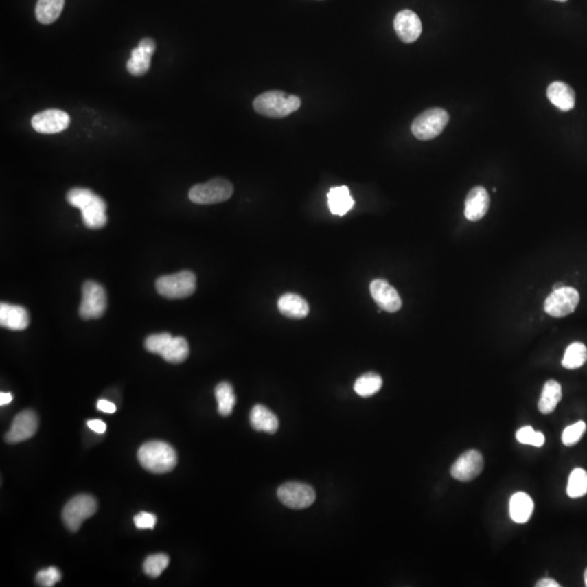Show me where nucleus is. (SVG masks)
Here are the masks:
<instances>
[{
    "mask_svg": "<svg viewBox=\"0 0 587 587\" xmlns=\"http://www.w3.org/2000/svg\"><path fill=\"white\" fill-rule=\"evenodd\" d=\"M67 200L71 206L81 210L82 220L89 229L98 230L107 225V205L100 196L96 195L91 189L72 188L67 194Z\"/></svg>",
    "mask_w": 587,
    "mask_h": 587,
    "instance_id": "nucleus-1",
    "label": "nucleus"
},
{
    "mask_svg": "<svg viewBox=\"0 0 587 587\" xmlns=\"http://www.w3.org/2000/svg\"><path fill=\"white\" fill-rule=\"evenodd\" d=\"M139 463L149 472H171L178 463V454L170 444L152 441L141 445L137 452Z\"/></svg>",
    "mask_w": 587,
    "mask_h": 587,
    "instance_id": "nucleus-2",
    "label": "nucleus"
},
{
    "mask_svg": "<svg viewBox=\"0 0 587 587\" xmlns=\"http://www.w3.org/2000/svg\"><path fill=\"white\" fill-rule=\"evenodd\" d=\"M301 100L295 95H287L284 91H270L253 100V109L264 117L281 119L292 115L299 109Z\"/></svg>",
    "mask_w": 587,
    "mask_h": 587,
    "instance_id": "nucleus-3",
    "label": "nucleus"
},
{
    "mask_svg": "<svg viewBox=\"0 0 587 587\" xmlns=\"http://www.w3.org/2000/svg\"><path fill=\"white\" fill-rule=\"evenodd\" d=\"M449 115L441 108H432L417 115L411 126L413 135L420 141L435 139L446 128Z\"/></svg>",
    "mask_w": 587,
    "mask_h": 587,
    "instance_id": "nucleus-4",
    "label": "nucleus"
},
{
    "mask_svg": "<svg viewBox=\"0 0 587 587\" xmlns=\"http://www.w3.org/2000/svg\"><path fill=\"white\" fill-rule=\"evenodd\" d=\"M156 288L159 295L169 299L188 297L196 290L195 274L191 271H181L165 275L157 279Z\"/></svg>",
    "mask_w": 587,
    "mask_h": 587,
    "instance_id": "nucleus-5",
    "label": "nucleus"
},
{
    "mask_svg": "<svg viewBox=\"0 0 587 587\" xmlns=\"http://www.w3.org/2000/svg\"><path fill=\"white\" fill-rule=\"evenodd\" d=\"M97 510L96 499L91 495L81 494L69 500L62 510V520L71 532H78L82 523L93 517Z\"/></svg>",
    "mask_w": 587,
    "mask_h": 587,
    "instance_id": "nucleus-6",
    "label": "nucleus"
},
{
    "mask_svg": "<svg viewBox=\"0 0 587 587\" xmlns=\"http://www.w3.org/2000/svg\"><path fill=\"white\" fill-rule=\"evenodd\" d=\"M233 185L225 179H214L205 184L193 186L188 197L194 204H219L231 198Z\"/></svg>",
    "mask_w": 587,
    "mask_h": 587,
    "instance_id": "nucleus-7",
    "label": "nucleus"
},
{
    "mask_svg": "<svg viewBox=\"0 0 587 587\" xmlns=\"http://www.w3.org/2000/svg\"><path fill=\"white\" fill-rule=\"evenodd\" d=\"M83 297L80 306V316L84 320L98 319L102 316L107 308V295L102 285L93 281L84 283Z\"/></svg>",
    "mask_w": 587,
    "mask_h": 587,
    "instance_id": "nucleus-8",
    "label": "nucleus"
},
{
    "mask_svg": "<svg viewBox=\"0 0 587 587\" xmlns=\"http://www.w3.org/2000/svg\"><path fill=\"white\" fill-rule=\"evenodd\" d=\"M277 497L284 506L292 509H305L316 500V492L305 483L288 482L279 486Z\"/></svg>",
    "mask_w": 587,
    "mask_h": 587,
    "instance_id": "nucleus-9",
    "label": "nucleus"
},
{
    "mask_svg": "<svg viewBox=\"0 0 587 587\" xmlns=\"http://www.w3.org/2000/svg\"><path fill=\"white\" fill-rule=\"evenodd\" d=\"M579 301V294L573 287L564 286L555 290L545 301L546 312L553 318H562L574 312Z\"/></svg>",
    "mask_w": 587,
    "mask_h": 587,
    "instance_id": "nucleus-10",
    "label": "nucleus"
},
{
    "mask_svg": "<svg viewBox=\"0 0 587 587\" xmlns=\"http://www.w3.org/2000/svg\"><path fill=\"white\" fill-rule=\"evenodd\" d=\"M38 417L33 410H24L14 417L10 430L5 434V441L9 444L27 441L36 433Z\"/></svg>",
    "mask_w": 587,
    "mask_h": 587,
    "instance_id": "nucleus-11",
    "label": "nucleus"
},
{
    "mask_svg": "<svg viewBox=\"0 0 587 587\" xmlns=\"http://www.w3.org/2000/svg\"><path fill=\"white\" fill-rule=\"evenodd\" d=\"M70 117L62 110L48 109L32 117V126L42 134L60 133L68 128Z\"/></svg>",
    "mask_w": 587,
    "mask_h": 587,
    "instance_id": "nucleus-12",
    "label": "nucleus"
},
{
    "mask_svg": "<svg viewBox=\"0 0 587 587\" xmlns=\"http://www.w3.org/2000/svg\"><path fill=\"white\" fill-rule=\"evenodd\" d=\"M484 459L478 450H468L457 459L450 470L452 478L460 482H469L482 472Z\"/></svg>",
    "mask_w": 587,
    "mask_h": 587,
    "instance_id": "nucleus-13",
    "label": "nucleus"
},
{
    "mask_svg": "<svg viewBox=\"0 0 587 587\" xmlns=\"http://www.w3.org/2000/svg\"><path fill=\"white\" fill-rule=\"evenodd\" d=\"M370 292L378 307L384 311L393 313L402 308L400 294L385 279H374L370 284Z\"/></svg>",
    "mask_w": 587,
    "mask_h": 587,
    "instance_id": "nucleus-14",
    "label": "nucleus"
},
{
    "mask_svg": "<svg viewBox=\"0 0 587 587\" xmlns=\"http://www.w3.org/2000/svg\"><path fill=\"white\" fill-rule=\"evenodd\" d=\"M394 29L397 36L404 43H413L422 33V23L417 13L411 10H402L397 13L394 20Z\"/></svg>",
    "mask_w": 587,
    "mask_h": 587,
    "instance_id": "nucleus-15",
    "label": "nucleus"
},
{
    "mask_svg": "<svg viewBox=\"0 0 587 587\" xmlns=\"http://www.w3.org/2000/svg\"><path fill=\"white\" fill-rule=\"evenodd\" d=\"M30 324L29 312L22 306L0 303V325L11 331H23Z\"/></svg>",
    "mask_w": 587,
    "mask_h": 587,
    "instance_id": "nucleus-16",
    "label": "nucleus"
},
{
    "mask_svg": "<svg viewBox=\"0 0 587 587\" xmlns=\"http://www.w3.org/2000/svg\"><path fill=\"white\" fill-rule=\"evenodd\" d=\"M490 207V196L482 186L473 187L465 199V216L469 221H479L485 216Z\"/></svg>",
    "mask_w": 587,
    "mask_h": 587,
    "instance_id": "nucleus-17",
    "label": "nucleus"
},
{
    "mask_svg": "<svg viewBox=\"0 0 587 587\" xmlns=\"http://www.w3.org/2000/svg\"><path fill=\"white\" fill-rule=\"evenodd\" d=\"M548 100L561 111H569L575 106V93L564 82H553L547 89Z\"/></svg>",
    "mask_w": 587,
    "mask_h": 587,
    "instance_id": "nucleus-18",
    "label": "nucleus"
},
{
    "mask_svg": "<svg viewBox=\"0 0 587 587\" xmlns=\"http://www.w3.org/2000/svg\"><path fill=\"white\" fill-rule=\"evenodd\" d=\"M249 421L253 430L268 434H274L279 430V423L277 415L262 404H256L251 409Z\"/></svg>",
    "mask_w": 587,
    "mask_h": 587,
    "instance_id": "nucleus-19",
    "label": "nucleus"
},
{
    "mask_svg": "<svg viewBox=\"0 0 587 587\" xmlns=\"http://www.w3.org/2000/svg\"><path fill=\"white\" fill-rule=\"evenodd\" d=\"M534 510V503L530 495L523 492H519L512 495L509 505L510 518L516 523H527L532 517Z\"/></svg>",
    "mask_w": 587,
    "mask_h": 587,
    "instance_id": "nucleus-20",
    "label": "nucleus"
},
{
    "mask_svg": "<svg viewBox=\"0 0 587 587\" xmlns=\"http://www.w3.org/2000/svg\"><path fill=\"white\" fill-rule=\"evenodd\" d=\"M279 312L290 319H303L308 316L309 305L301 296L297 294H285L277 303Z\"/></svg>",
    "mask_w": 587,
    "mask_h": 587,
    "instance_id": "nucleus-21",
    "label": "nucleus"
},
{
    "mask_svg": "<svg viewBox=\"0 0 587 587\" xmlns=\"http://www.w3.org/2000/svg\"><path fill=\"white\" fill-rule=\"evenodd\" d=\"M327 205L330 211L335 216H345L355 205L347 186L332 187L327 193Z\"/></svg>",
    "mask_w": 587,
    "mask_h": 587,
    "instance_id": "nucleus-22",
    "label": "nucleus"
},
{
    "mask_svg": "<svg viewBox=\"0 0 587 587\" xmlns=\"http://www.w3.org/2000/svg\"><path fill=\"white\" fill-rule=\"evenodd\" d=\"M562 397V389L560 384L555 380H549L544 385L540 402H538V410L543 415H549L556 409L559 402Z\"/></svg>",
    "mask_w": 587,
    "mask_h": 587,
    "instance_id": "nucleus-23",
    "label": "nucleus"
},
{
    "mask_svg": "<svg viewBox=\"0 0 587 587\" xmlns=\"http://www.w3.org/2000/svg\"><path fill=\"white\" fill-rule=\"evenodd\" d=\"M188 355H189V346L187 341L182 336L172 337L165 349L160 354L167 362L173 363V365L184 362L187 359Z\"/></svg>",
    "mask_w": 587,
    "mask_h": 587,
    "instance_id": "nucleus-24",
    "label": "nucleus"
},
{
    "mask_svg": "<svg viewBox=\"0 0 587 587\" xmlns=\"http://www.w3.org/2000/svg\"><path fill=\"white\" fill-rule=\"evenodd\" d=\"M65 7V0H38L35 14L37 21L42 24H51L60 16Z\"/></svg>",
    "mask_w": 587,
    "mask_h": 587,
    "instance_id": "nucleus-25",
    "label": "nucleus"
},
{
    "mask_svg": "<svg viewBox=\"0 0 587 587\" xmlns=\"http://www.w3.org/2000/svg\"><path fill=\"white\" fill-rule=\"evenodd\" d=\"M214 395L217 398L218 411L222 417H229L233 413L235 404H236V396L232 385L227 382H222L214 389Z\"/></svg>",
    "mask_w": 587,
    "mask_h": 587,
    "instance_id": "nucleus-26",
    "label": "nucleus"
},
{
    "mask_svg": "<svg viewBox=\"0 0 587 587\" xmlns=\"http://www.w3.org/2000/svg\"><path fill=\"white\" fill-rule=\"evenodd\" d=\"M587 348L583 343H572L564 352L562 365L569 370L579 369L586 362Z\"/></svg>",
    "mask_w": 587,
    "mask_h": 587,
    "instance_id": "nucleus-27",
    "label": "nucleus"
},
{
    "mask_svg": "<svg viewBox=\"0 0 587 587\" xmlns=\"http://www.w3.org/2000/svg\"><path fill=\"white\" fill-rule=\"evenodd\" d=\"M383 385L381 376L378 374L370 372V373L363 374L360 378H357L354 389L359 396L370 397L372 395L376 394Z\"/></svg>",
    "mask_w": 587,
    "mask_h": 587,
    "instance_id": "nucleus-28",
    "label": "nucleus"
},
{
    "mask_svg": "<svg viewBox=\"0 0 587 587\" xmlns=\"http://www.w3.org/2000/svg\"><path fill=\"white\" fill-rule=\"evenodd\" d=\"M566 494L570 498H579L587 494V472L582 468L572 471L566 486Z\"/></svg>",
    "mask_w": 587,
    "mask_h": 587,
    "instance_id": "nucleus-29",
    "label": "nucleus"
},
{
    "mask_svg": "<svg viewBox=\"0 0 587 587\" xmlns=\"http://www.w3.org/2000/svg\"><path fill=\"white\" fill-rule=\"evenodd\" d=\"M150 61L152 56L147 55L146 52H143L139 47L134 48L130 54V60L126 63L128 73L134 76H143L150 68Z\"/></svg>",
    "mask_w": 587,
    "mask_h": 587,
    "instance_id": "nucleus-30",
    "label": "nucleus"
},
{
    "mask_svg": "<svg viewBox=\"0 0 587 587\" xmlns=\"http://www.w3.org/2000/svg\"><path fill=\"white\" fill-rule=\"evenodd\" d=\"M169 556L165 553H157L147 557L146 560L143 561V569L148 577H158L169 566Z\"/></svg>",
    "mask_w": 587,
    "mask_h": 587,
    "instance_id": "nucleus-31",
    "label": "nucleus"
},
{
    "mask_svg": "<svg viewBox=\"0 0 587 587\" xmlns=\"http://www.w3.org/2000/svg\"><path fill=\"white\" fill-rule=\"evenodd\" d=\"M516 439L519 443L525 445H532L535 447H542L545 444V436L540 432H536L532 426H523L518 430Z\"/></svg>",
    "mask_w": 587,
    "mask_h": 587,
    "instance_id": "nucleus-32",
    "label": "nucleus"
},
{
    "mask_svg": "<svg viewBox=\"0 0 587 587\" xmlns=\"http://www.w3.org/2000/svg\"><path fill=\"white\" fill-rule=\"evenodd\" d=\"M585 430H586V423L584 421H579V422L571 424V426L564 428V432H562V436H561L562 443L566 446H573L581 441L583 435H584Z\"/></svg>",
    "mask_w": 587,
    "mask_h": 587,
    "instance_id": "nucleus-33",
    "label": "nucleus"
},
{
    "mask_svg": "<svg viewBox=\"0 0 587 587\" xmlns=\"http://www.w3.org/2000/svg\"><path fill=\"white\" fill-rule=\"evenodd\" d=\"M172 339V335L169 333H160V334L150 335L145 341V348L149 352L160 355L162 350L165 349L168 343Z\"/></svg>",
    "mask_w": 587,
    "mask_h": 587,
    "instance_id": "nucleus-34",
    "label": "nucleus"
},
{
    "mask_svg": "<svg viewBox=\"0 0 587 587\" xmlns=\"http://www.w3.org/2000/svg\"><path fill=\"white\" fill-rule=\"evenodd\" d=\"M61 579V573L55 566L39 571L36 575V583L39 586L51 587Z\"/></svg>",
    "mask_w": 587,
    "mask_h": 587,
    "instance_id": "nucleus-35",
    "label": "nucleus"
},
{
    "mask_svg": "<svg viewBox=\"0 0 587 587\" xmlns=\"http://www.w3.org/2000/svg\"><path fill=\"white\" fill-rule=\"evenodd\" d=\"M157 523V517L154 514L149 512H139L134 517V525L139 530H152Z\"/></svg>",
    "mask_w": 587,
    "mask_h": 587,
    "instance_id": "nucleus-36",
    "label": "nucleus"
},
{
    "mask_svg": "<svg viewBox=\"0 0 587 587\" xmlns=\"http://www.w3.org/2000/svg\"><path fill=\"white\" fill-rule=\"evenodd\" d=\"M137 47L143 50V52H146L147 55L152 56V57L154 50H156V44H154L152 38H143L139 42Z\"/></svg>",
    "mask_w": 587,
    "mask_h": 587,
    "instance_id": "nucleus-37",
    "label": "nucleus"
},
{
    "mask_svg": "<svg viewBox=\"0 0 587 587\" xmlns=\"http://www.w3.org/2000/svg\"><path fill=\"white\" fill-rule=\"evenodd\" d=\"M97 409L104 413H115L117 411L115 404L106 400H98V402H97Z\"/></svg>",
    "mask_w": 587,
    "mask_h": 587,
    "instance_id": "nucleus-38",
    "label": "nucleus"
},
{
    "mask_svg": "<svg viewBox=\"0 0 587 587\" xmlns=\"http://www.w3.org/2000/svg\"><path fill=\"white\" fill-rule=\"evenodd\" d=\"M87 426H89L91 430H94V432H96V433L98 434L104 433V432H106V428H107L106 423L102 420L87 421Z\"/></svg>",
    "mask_w": 587,
    "mask_h": 587,
    "instance_id": "nucleus-39",
    "label": "nucleus"
},
{
    "mask_svg": "<svg viewBox=\"0 0 587 587\" xmlns=\"http://www.w3.org/2000/svg\"><path fill=\"white\" fill-rule=\"evenodd\" d=\"M536 586L538 587H559L560 585L558 584L557 581L555 579H549V577H545V579H542L536 583Z\"/></svg>",
    "mask_w": 587,
    "mask_h": 587,
    "instance_id": "nucleus-40",
    "label": "nucleus"
},
{
    "mask_svg": "<svg viewBox=\"0 0 587 587\" xmlns=\"http://www.w3.org/2000/svg\"><path fill=\"white\" fill-rule=\"evenodd\" d=\"M12 400L13 397L10 393H3H3L0 394V404H1V406L10 404V402H12Z\"/></svg>",
    "mask_w": 587,
    "mask_h": 587,
    "instance_id": "nucleus-41",
    "label": "nucleus"
},
{
    "mask_svg": "<svg viewBox=\"0 0 587 587\" xmlns=\"http://www.w3.org/2000/svg\"><path fill=\"white\" fill-rule=\"evenodd\" d=\"M584 582H585V586H587V569L585 570V572H584Z\"/></svg>",
    "mask_w": 587,
    "mask_h": 587,
    "instance_id": "nucleus-42",
    "label": "nucleus"
},
{
    "mask_svg": "<svg viewBox=\"0 0 587 587\" xmlns=\"http://www.w3.org/2000/svg\"><path fill=\"white\" fill-rule=\"evenodd\" d=\"M556 1H560V3H566L568 0H556Z\"/></svg>",
    "mask_w": 587,
    "mask_h": 587,
    "instance_id": "nucleus-43",
    "label": "nucleus"
}]
</instances>
